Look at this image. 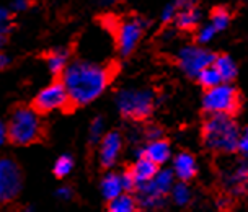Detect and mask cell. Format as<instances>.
Masks as SVG:
<instances>
[{
  "label": "cell",
  "instance_id": "obj_2",
  "mask_svg": "<svg viewBox=\"0 0 248 212\" xmlns=\"http://www.w3.org/2000/svg\"><path fill=\"white\" fill-rule=\"evenodd\" d=\"M240 134V126L237 124L233 116L227 114H209L202 124V140L206 147L219 153L237 152Z\"/></svg>",
  "mask_w": 248,
  "mask_h": 212
},
{
  "label": "cell",
  "instance_id": "obj_1",
  "mask_svg": "<svg viewBox=\"0 0 248 212\" xmlns=\"http://www.w3.org/2000/svg\"><path fill=\"white\" fill-rule=\"evenodd\" d=\"M61 82L67 90L70 105L83 106L95 101L106 90L109 70L96 62L75 61L62 72Z\"/></svg>",
  "mask_w": 248,
  "mask_h": 212
},
{
  "label": "cell",
  "instance_id": "obj_36",
  "mask_svg": "<svg viewBox=\"0 0 248 212\" xmlns=\"http://www.w3.org/2000/svg\"><path fill=\"white\" fill-rule=\"evenodd\" d=\"M5 140H7V127L2 121H0V147H2Z\"/></svg>",
  "mask_w": 248,
  "mask_h": 212
},
{
  "label": "cell",
  "instance_id": "obj_16",
  "mask_svg": "<svg viewBox=\"0 0 248 212\" xmlns=\"http://www.w3.org/2000/svg\"><path fill=\"white\" fill-rule=\"evenodd\" d=\"M100 189L106 201H111L114 197H118L119 194H123L124 189L121 183V173H114V171L106 173L103 176V180H101Z\"/></svg>",
  "mask_w": 248,
  "mask_h": 212
},
{
  "label": "cell",
  "instance_id": "obj_3",
  "mask_svg": "<svg viewBox=\"0 0 248 212\" xmlns=\"http://www.w3.org/2000/svg\"><path fill=\"white\" fill-rule=\"evenodd\" d=\"M7 139L16 145L33 144L41 137L43 122L41 116L34 108L30 106H20L12 113L10 119L5 124Z\"/></svg>",
  "mask_w": 248,
  "mask_h": 212
},
{
  "label": "cell",
  "instance_id": "obj_24",
  "mask_svg": "<svg viewBox=\"0 0 248 212\" xmlns=\"http://www.w3.org/2000/svg\"><path fill=\"white\" fill-rule=\"evenodd\" d=\"M74 170V158L70 155H61L54 163V175L57 178H65Z\"/></svg>",
  "mask_w": 248,
  "mask_h": 212
},
{
  "label": "cell",
  "instance_id": "obj_28",
  "mask_svg": "<svg viewBox=\"0 0 248 212\" xmlns=\"http://www.w3.org/2000/svg\"><path fill=\"white\" fill-rule=\"evenodd\" d=\"M0 28L12 30V15L10 10L5 7H0Z\"/></svg>",
  "mask_w": 248,
  "mask_h": 212
},
{
  "label": "cell",
  "instance_id": "obj_23",
  "mask_svg": "<svg viewBox=\"0 0 248 212\" xmlns=\"http://www.w3.org/2000/svg\"><path fill=\"white\" fill-rule=\"evenodd\" d=\"M170 191H171V199L178 206H186L189 202V199H191V191H189L188 184L183 183V181L173 184Z\"/></svg>",
  "mask_w": 248,
  "mask_h": 212
},
{
  "label": "cell",
  "instance_id": "obj_5",
  "mask_svg": "<svg viewBox=\"0 0 248 212\" xmlns=\"http://www.w3.org/2000/svg\"><path fill=\"white\" fill-rule=\"evenodd\" d=\"M240 91L232 83H220L214 88L206 90L202 96V106L209 114H227L233 116L240 109Z\"/></svg>",
  "mask_w": 248,
  "mask_h": 212
},
{
  "label": "cell",
  "instance_id": "obj_10",
  "mask_svg": "<svg viewBox=\"0 0 248 212\" xmlns=\"http://www.w3.org/2000/svg\"><path fill=\"white\" fill-rule=\"evenodd\" d=\"M69 105L70 100L62 82H52L43 90H39V93L34 98L33 108L38 113H51L57 111V109H65Z\"/></svg>",
  "mask_w": 248,
  "mask_h": 212
},
{
  "label": "cell",
  "instance_id": "obj_19",
  "mask_svg": "<svg viewBox=\"0 0 248 212\" xmlns=\"http://www.w3.org/2000/svg\"><path fill=\"white\" fill-rule=\"evenodd\" d=\"M46 64L52 75H61L69 65V51L64 49V47L52 49L49 54L46 56Z\"/></svg>",
  "mask_w": 248,
  "mask_h": 212
},
{
  "label": "cell",
  "instance_id": "obj_37",
  "mask_svg": "<svg viewBox=\"0 0 248 212\" xmlns=\"http://www.w3.org/2000/svg\"><path fill=\"white\" fill-rule=\"evenodd\" d=\"M10 30H2L0 28V49H2V46L5 44V39H7V34Z\"/></svg>",
  "mask_w": 248,
  "mask_h": 212
},
{
  "label": "cell",
  "instance_id": "obj_35",
  "mask_svg": "<svg viewBox=\"0 0 248 212\" xmlns=\"http://www.w3.org/2000/svg\"><path fill=\"white\" fill-rule=\"evenodd\" d=\"M10 57H8V54H5V52H0V69H5L10 65Z\"/></svg>",
  "mask_w": 248,
  "mask_h": 212
},
{
  "label": "cell",
  "instance_id": "obj_39",
  "mask_svg": "<svg viewBox=\"0 0 248 212\" xmlns=\"http://www.w3.org/2000/svg\"><path fill=\"white\" fill-rule=\"evenodd\" d=\"M21 212H33V209H31V207H26V209H23Z\"/></svg>",
  "mask_w": 248,
  "mask_h": 212
},
{
  "label": "cell",
  "instance_id": "obj_20",
  "mask_svg": "<svg viewBox=\"0 0 248 212\" xmlns=\"http://www.w3.org/2000/svg\"><path fill=\"white\" fill-rule=\"evenodd\" d=\"M137 211V201L129 193H123L118 197L108 201L106 212H136Z\"/></svg>",
  "mask_w": 248,
  "mask_h": 212
},
{
  "label": "cell",
  "instance_id": "obj_18",
  "mask_svg": "<svg viewBox=\"0 0 248 212\" xmlns=\"http://www.w3.org/2000/svg\"><path fill=\"white\" fill-rule=\"evenodd\" d=\"M173 21L176 28L183 30V31H191V30H194L199 25V21H201V12L196 7L178 10Z\"/></svg>",
  "mask_w": 248,
  "mask_h": 212
},
{
  "label": "cell",
  "instance_id": "obj_8",
  "mask_svg": "<svg viewBox=\"0 0 248 212\" xmlns=\"http://www.w3.org/2000/svg\"><path fill=\"white\" fill-rule=\"evenodd\" d=\"M216 54L202 46L196 44H189V46L181 47L178 52V64L180 69L191 78H196L198 74L202 69L209 67L214 62Z\"/></svg>",
  "mask_w": 248,
  "mask_h": 212
},
{
  "label": "cell",
  "instance_id": "obj_33",
  "mask_svg": "<svg viewBox=\"0 0 248 212\" xmlns=\"http://www.w3.org/2000/svg\"><path fill=\"white\" fill-rule=\"evenodd\" d=\"M31 0H13L12 2V8L15 12H25L26 8H30Z\"/></svg>",
  "mask_w": 248,
  "mask_h": 212
},
{
  "label": "cell",
  "instance_id": "obj_6",
  "mask_svg": "<svg viewBox=\"0 0 248 212\" xmlns=\"http://www.w3.org/2000/svg\"><path fill=\"white\" fill-rule=\"evenodd\" d=\"M175 184V176L171 170H160L155 173V176L149 183L137 186V202L140 206L147 207V209H154L163 204V199L168 193H170L171 186Z\"/></svg>",
  "mask_w": 248,
  "mask_h": 212
},
{
  "label": "cell",
  "instance_id": "obj_7",
  "mask_svg": "<svg viewBox=\"0 0 248 212\" xmlns=\"http://www.w3.org/2000/svg\"><path fill=\"white\" fill-rule=\"evenodd\" d=\"M147 28V21L140 16H129L116 23V46L123 57L131 56Z\"/></svg>",
  "mask_w": 248,
  "mask_h": 212
},
{
  "label": "cell",
  "instance_id": "obj_12",
  "mask_svg": "<svg viewBox=\"0 0 248 212\" xmlns=\"http://www.w3.org/2000/svg\"><path fill=\"white\" fill-rule=\"evenodd\" d=\"M170 155H171L170 144H168L167 140H163V139L149 140L145 147L137 149V152H136V158L145 157L147 160L155 163L157 167H160L165 162L170 160Z\"/></svg>",
  "mask_w": 248,
  "mask_h": 212
},
{
  "label": "cell",
  "instance_id": "obj_34",
  "mask_svg": "<svg viewBox=\"0 0 248 212\" xmlns=\"http://www.w3.org/2000/svg\"><path fill=\"white\" fill-rule=\"evenodd\" d=\"M173 3L176 5V8H178V10H185V8L196 7L198 0H173Z\"/></svg>",
  "mask_w": 248,
  "mask_h": 212
},
{
  "label": "cell",
  "instance_id": "obj_26",
  "mask_svg": "<svg viewBox=\"0 0 248 212\" xmlns=\"http://www.w3.org/2000/svg\"><path fill=\"white\" fill-rule=\"evenodd\" d=\"M216 34H217V31L212 28L211 25H204V26H201V28L198 30L196 39H198L199 44H207V43H211L212 39H214Z\"/></svg>",
  "mask_w": 248,
  "mask_h": 212
},
{
  "label": "cell",
  "instance_id": "obj_14",
  "mask_svg": "<svg viewBox=\"0 0 248 212\" xmlns=\"http://www.w3.org/2000/svg\"><path fill=\"white\" fill-rule=\"evenodd\" d=\"M157 171H158V167L155 165V163L147 160L145 157H139V158H136V163L132 165L129 173L132 176V180H134L136 188H137V186H142V184L149 183Z\"/></svg>",
  "mask_w": 248,
  "mask_h": 212
},
{
  "label": "cell",
  "instance_id": "obj_21",
  "mask_svg": "<svg viewBox=\"0 0 248 212\" xmlns=\"http://www.w3.org/2000/svg\"><path fill=\"white\" fill-rule=\"evenodd\" d=\"M196 80L201 83V85L204 87L206 90H209V88H214L217 85H220V83H224L222 78H220L219 72H217V70L214 69V65H209V67L202 69L201 72L198 74Z\"/></svg>",
  "mask_w": 248,
  "mask_h": 212
},
{
  "label": "cell",
  "instance_id": "obj_31",
  "mask_svg": "<svg viewBox=\"0 0 248 212\" xmlns=\"http://www.w3.org/2000/svg\"><path fill=\"white\" fill-rule=\"evenodd\" d=\"M145 137H147V140H157V139H162V129L157 126H150L145 129Z\"/></svg>",
  "mask_w": 248,
  "mask_h": 212
},
{
  "label": "cell",
  "instance_id": "obj_9",
  "mask_svg": "<svg viewBox=\"0 0 248 212\" xmlns=\"http://www.w3.org/2000/svg\"><path fill=\"white\" fill-rule=\"evenodd\" d=\"M21 170L15 160L8 157L0 158V202H10L21 191Z\"/></svg>",
  "mask_w": 248,
  "mask_h": 212
},
{
  "label": "cell",
  "instance_id": "obj_32",
  "mask_svg": "<svg viewBox=\"0 0 248 212\" xmlns=\"http://www.w3.org/2000/svg\"><path fill=\"white\" fill-rule=\"evenodd\" d=\"M72 194H74L72 189L69 186H61V188H57V191H56V196L62 201H69L70 197H72Z\"/></svg>",
  "mask_w": 248,
  "mask_h": 212
},
{
  "label": "cell",
  "instance_id": "obj_4",
  "mask_svg": "<svg viewBox=\"0 0 248 212\" xmlns=\"http://www.w3.org/2000/svg\"><path fill=\"white\" fill-rule=\"evenodd\" d=\"M116 106L124 118L139 121V119H145L152 114L155 96L150 90L126 88V90H121L118 93Z\"/></svg>",
  "mask_w": 248,
  "mask_h": 212
},
{
  "label": "cell",
  "instance_id": "obj_30",
  "mask_svg": "<svg viewBox=\"0 0 248 212\" xmlns=\"http://www.w3.org/2000/svg\"><path fill=\"white\" fill-rule=\"evenodd\" d=\"M237 152H240L242 155H247V152H248V136H247V131H242L240 137H238Z\"/></svg>",
  "mask_w": 248,
  "mask_h": 212
},
{
  "label": "cell",
  "instance_id": "obj_17",
  "mask_svg": "<svg viewBox=\"0 0 248 212\" xmlns=\"http://www.w3.org/2000/svg\"><path fill=\"white\" fill-rule=\"evenodd\" d=\"M212 65H214V69L217 70V72H219L220 78H222V82L230 83V82L233 80V78L237 77V74H238L235 61H233L232 57L227 56V54L216 56Z\"/></svg>",
  "mask_w": 248,
  "mask_h": 212
},
{
  "label": "cell",
  "instance_id": "obj_38",
  "mask_svg": "<svg viewBox=\"0 0 248 212\" xmlns=\"http://www.w3.org/2000/svg\"><path fill=\"white\" fill-rule=\"evenodd\" d=\"M103 5H111V3H116V0H101Z\"/></svg>",
  "mask_w": 248,
  "mask_h": 212
},
{
  "label": "cell",
  "instance_id": "obj_13",
  "mask_svg": "<svg viewBox=\"0 0 248 212\" xmlns=\"http://www.w3.org/2000/svg\"><path fill=\"white\" fill-rule=\"evenodd\" d=\"M171 173L183 183L193 180L198 173V163L194 155H191L189 152H180L178 155H175Z\"/></svg>",
  "mask_w": 248,
  "mask_h": 212
},
{
  "label": "cell",
  "instance_id": "obj_25",
  "mask_svg": "<svg viewBox=\"0 0 248 212\" xmlns=\"http://www.w3.org/2000/svg\"><path fill=\"white\" fill-rule=\"evenodd\" d=\"M105 136V124L103 119L100 116H96L93 121L90 122V129H88V139H90L92 144H98L101 137Z\"/></svg>",
  "mask_w": 248,
  "mask_h": 212
},
{
  "label": "cell",
  "instance_id": "obj_15",
  "mask_svg": "<svg viewBox=\"0 0 248 212\" xmlns=\"http://www.w3.org/2000/svg\"><path fill=\"white\" fill-rule=\"evenodd\" d=\"M248 178V168L245 163H238L237 167H233L232 171H229L225 176V184L233 194H242L245 191V184Z\"/></svg>",
  "mask_w": 248,
  "mask_h": 212
},
{
  "label": "cell",
  "instance_id": "obj_11",
  "mask_svg": "<svg viewBox=\"0 0 248 212\" xmlns=\"http://www.w3.org/2000/svg\"><path fill=\"white\" fill-rule=\"evenodd\" d=\"M100 163L103 168H111L114 163L118 162V157L123 149V136L116 131H111L105 134L100 140Z\"/></svg>",
  "mask_w": 248,
  "mask_h": 212
},
{
  "label": "cell",
  "instance_id": "obj_27",
  "mask_svg": "<svg viewBox=\"0 0 248 212\" xmlns=\"http://www.w3.org/2000/svg\"><path fill=\"white\" fill-rule=\"evenodd\" d=\"M176 13H178V8H176V5H175L173 2H170V3H167V5L163 7L160 18H162L163 23H170V21L175 20Z\"/></svg>",
  "mask_w": 248,
  "mask_h": 212
},
{
  "label": "cell",
  "instance_id": "obj_29",
  "mask_svg": "<svg viewBox=\"0 0 248 212\" xmlns=\"http://www.w3.org/2000/svg\"><path fill=\"white\" fill-rule=\"evenodd\" d=\"M121 183H123L124 193H131L136 189V183H134V180H132L129 171H124V173H121Z\"/></svg>",
  "mask_w": 248,
  "mask_h": 212
},
{
  "label": "cell",
  "instance_id": "obj_22",
  "mask_svg": "<svg viewBox=\"0 0 248 212\" xmlns=\"http://www.w3.org/2000/svg\"><path fill=\"white\" fill-rule=\"evenodd\" d=\"M230 23V12L224 7H217L211 13V26L216 30L217 33L224 31Z\"/></svg>",
  "mask_w": 248,
  "mask_h": 212
}]
</instances>
